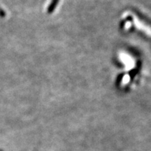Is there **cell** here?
<instances>
[{
  "instance_id": "6da1fadb",
  "label": "cell",
  "mask_w": 151,
  "mask_h": 151,
  "mask_svg": "<svg viewBox=\"0 0 151 151\" xmlns=\"http://www.w3.org/2000/svg\"><path fill=\"white\" fill-rule=\"evenodd\" d=\"M60 0H52L51 3L48 6V11L49 13H51L54 11V9L55 7L57 6V4H58V1Z\"/></svg>"
}]
</instances>
